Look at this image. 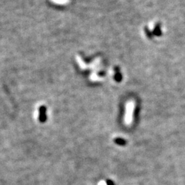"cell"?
<instances>
[{"label": "cell", "mask_w": 185, "mask_h": 185, "mask_svg": "<svg viewBox=\"0 0 185 185\" xmlns=\"http://www.w3.org/2000/svg\"><path fill=\"white\" fill-rule=\"evenodd\" d=\"M47 119V108L45 106H42L38 109V120L41 123H45Z\"/></svg>", "instance_id": "1"}, {"label": "cell", "mask_w": 185, "mask_h": 185, "mask_svg": "<svg viewBox=\"0 0 185 185\" xmlns=\"http://www.w3.org/2000/svg\"><path fill=\"white\" fill-rule=\"evenodd\" d=\"M114 142L117 145L120 146H125L126 145V141L125 139L120 138V137H117V138H115L114 139Z\"/></svg>", "instance_id": "2"}, {"label": "cell", "mask_w": 185, "mask_h": 185, "mask_svg": "<svg viewBox=\"0 0 185 185\" xmlns=\"http://www.w3.org/2000/svg\"><path fill=\"white\" fill-rule=\"evenodd\" d=\"M106 184H107V185H115L114 182H113V181L111 180H106Z\"/></svg>", "instance_id": "3"}, {"label": "cell", "mask_w": 185, "mask_h": 185, "mask_svg": "<svg viewBox=\"0 0 185 185\" xmlns=\"http://www.w3.org/2000/svg\"><path fill=\"white\" fill-rule=\"evenodd\" d=\"M52 1H54V2H57V1H60V3H66L67 2V0H52Z\"/></svg>", "instance_id": "4"}]
</instances>
